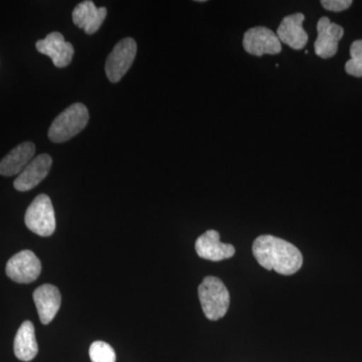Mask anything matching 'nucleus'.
<instances>
[{"label":"nucleus","mask_w":362,"mask_h":362,"mask_svg":"<svg viewBox=\"0 0 362 362\" xmlns=\"http://www.w3.org/2000/svg\"><path fill=\"white\" fill-rule=\"evenodd\" d=\"M252 254L259 265L281 275H293L303 264V256L297 247L270 235H259L255 240Z\"/></svg>","instance_id":"nucleus-1"},{"label":"nucleus","mask_w":362,"mask_h":362,"mask_svg":"<svg viewBox=\"0 0 362 362\" xmlns=\"http://www.w3.org/2000/svg\"><path fill=\"white\" fill-rule=\"evenodd\" d=\"M35 47L40 54L49 57L57 68L70 65L75 52L73 45L66 42L64 35L58 32L49 33L45 39L37 42Z\"/></svg>","instance_id":"nucleus-9"},{"label":"nucleus","mask_w":362,"mask_h":362,"mask_svg":"<svg viewBox=\"0 0 362 362\" xmlns=\"http://www.w3.org/2000/svg\"><path fill=\"white\" fill-rule=\"evenodd\" d=\"M220 233L214 230H206L195 242V251L199 258L211 262L230 259L235 255V247L221 242Z\"/></svg>","instance_id":"nucleus-10"},{"label":"nucleus","mask_w":362,"mask_h":362,"mask_svg":"<svg viewBox=\"0 0 362 362\" xmlns=\"http://www.w3.org/2000/svg\"><path fill=\"white\" fill-rule=\"evenodd\" d=\"M35 153V146L33 143H21L0 161V175L4 176L21 175V171L33 160Z\"/></svg>","instance_id":"nucleus-15"},{"label":"nucleus","mask_w":362,"mask_h":362,"mask_svg":"<svg viewBox=\"0 0 362 362\" xmlns=\"http://www.w3.org/2000/svg\"><path fill=\"white\" fill-rule=\"evenodd\" d=\"M6 275L14 282L28 284L35 282L42 272V263L35 252L25 250L14 255L6 264Z\"/></svg>","instance_id":"nucleus-6"},{"label":"nucleus","mask_w":362,"mask_h":362,"mask_svg":"<svg viewBox=\"0 0 362 362\" xmlns=\"http://www.w3.org/2000/svg\"><path fill=\"white\" fill-rule=\"evenodd\" d=\"M52 164V159L49 154L35 157L14 180V188L18 192H28L37 187L49 175Z\"/></svg>","instance_id":"nucleus-11"},{"label":"nucleus","mask_w":362,"mask_h":362,"mask_svg":"<svg viewBox=\"0 0 362 362\" xmlns=\"http://www.w3.org/2000/svg\"><path fill=\"white\" fill-rule=\"evenodd\" d=\"M304 21V14L300 13L283 18L276 33L280 42H284L296 51L304 49L308 42V35L303 28Z\"/></svg>","instance_id":"nucleus-12"},{"label":"nucleus","mask_w":362,"mask_h":362,"mask_svg":"<svg viewBox=\"0 0 362 362\" xmlns=\"http://www.w3.org/2000/svg\"><path fill=\"white\" fill-rule=\"evenodd\" d=\"M321 4L327 11L340 13L351 6L352 0H322Z\"/></svg>","instance_id":"nucleus-19"},{"label":"nucleus","mask_w":362,"mask_h":362,"mask_svg":"<svg viewBox=\"0 0 362 362\" xmlns=\"http://www.w3.org/2000/svg\"><path fill=\"white\" fill-rule=\"evenodd\" d=\"M199 298L204 315L211 321L223 318L230 307V293L221 279L206 277L199 287Z\"/></svg>","instance_id":"nucleus-2"},{"label":"nucleus","mask_w":362,"mask_h":362,"mask_svg":"<svg viewBox=\"0 0 362 362\" xmlns=\"http://www.w3.org/2000/svg\"><path fill=\"white\" fill-rule=\"evenodd\" d=\"M318 37L314 42L317 56L322 59H330L337 54L338 42L342 39L344 30L341 26L332 23L329 18H321L317 23Z\"/></svg>","instance_id":"nucleus-8"},{"label":"nucleus","mask_w":362,"mask_h":362,"mask_svg":"<svg viewBox=\"0 0 362 362\" xmlns=\"http://www.w3.org/2000/svg\"><path fill=\"white\" fill-rule=\"evenodd\" d=\"M14 354L21 361H32L39 352L37 338H35V326L30 321L21 324L16 332L13 344Z\"/></svg>","instance_id":"nucleus-16"},{"label":"nucleus","mask_w":362,"mask_h":362,"mask_svg":"<svg viewBox=\"0 0 362 362\" xmlns=\"http://www.w3.org/2000/svg\"><path fill=\"white\" fill-rule=\"evenodd\" d=\"M107 16L105 7H97L90 0L81 2L73 11V21L88 35H94L101 28Z\"/></svg>","instance_id":"nucleus-14"},{"label":"nucleus","mask_w":362,"mask_h":362,"mask_svg":"<svg viewBox=\"0 0 362 362\" xmlns=\"http://www.w3.org/2000/svg\"><path fill=\"white\" fill-rule=\"evenodd\" d=\"M33 301L37 306L40 322L47 325L52 322L61 308V293L56 286L42 285L33 292Z\"/></svg>","instance_id":"nucleus-13"},{"label":"nucleus","mask_w":362,"mask_h":362,"mask_svg":"<svg viewBox=\"0 0 362 362\" xmlns=\"http://www.w3.org/2000/svg\"><path fill=\"white\" fill-rule=\"evenodd\" d=\"M137 54V44L132 37L120 40L109 54L105 71L111 83H118L129 71Z\"/></svg>","instance_id":"nucleus-5"},{"label":"nucleus","mask_w":362,"mask_h":362,"mask_svg":"<svg viewBox=\"0 0 362 362\" xmlns=\"http://www.w3.org/2000/svg\"><path fill=\"white\" fill-rule=\"evenodd\" d=\"M349 61L345 64V71L354 77H362V40L352 42Z\"/></svg>","instance_id":"nucleus-17"},{"label":"nucleus","mask_w":362,"mask_h":362,"mask_svg":"<svg viewBox=\"0 0 362 362\" xmlns=\"http://www.w3.org/2000/svg\"><path fill=\"white\" fill-rule=\"evenodd\" d=\"M25 226L28 230L40 237H49L56 230V214L51 199L47 194H40L26 209Z\"/></svg>","instance_id":"nucleus-4"},{"label":"nucleus","mask_w":362,"mask_h":362,"mask_svg":"<svg viewBox=\"0 0 362 362\" xmlns=\"http://www.w3.org/2000/svg\"><path fill=\"white\" fill-rule=\"evenodd\" d=\"M89 111L82 103H75L62 112L52 123L49 138L54 143H63L78 134L89 122Z\"/></svg>","instance_id":"nucleus-3"},{"label":"nucleus","mask_w":362,"mask_h":362,"mask_svg":"<svg viewBox=\"0 0 362 362\" xmlns=\"http://www.w3.org/2000/svg\"><path fill=\"white\" fill-rule=\"evenodd\" d=\"M89 356L92 362H116L115 350L104 341H95L90 344Z\"/></svg>","instance_id":"nucleus-18"},{"label":"nucleus","mask_w":362,"mask_h":362,"mask_svg":"<svg viewBox=\"0 0 362 362\" xmlns=\"http://www.w3.org/2000/svg\"><path fill=\"white\" fill-rule=\"evenodd\" d=\"M245 51L252 56L278 54L282 51V45L277 35L264 26L250 28L243 40Z\"/></svg>","instance_id":"nucleus-7"}]
</instances>
